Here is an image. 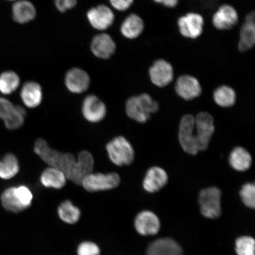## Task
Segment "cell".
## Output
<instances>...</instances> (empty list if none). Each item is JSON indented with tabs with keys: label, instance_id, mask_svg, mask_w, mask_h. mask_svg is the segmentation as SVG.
<instances>
[{
	"label": "cell",
	"instance_id": "cell-9",
	"mask_svg": "<svg viewBox=\"0 0 255 255\" xmlns=\"http://www.w3.org/2000/svg\"><path fill=\"white\" fill-rule=\"evenodd\" d=\"M178 139L181 147L187 154L194 155L199 152L194 134V117L192 115H185L181 119Z\"/></svg>",
	"mask_w": 255,
	"mask_h": 255
},
{
	"label": "cell",
	"instance_id": "cell-4",
	"mask_svg": "<svg viewBox=\"0 0 255 255\" xmlns=\"http://www.w3.org/2000/svg\"><path fill=\"white\" fill-rule=\"evenodd\" d=\"M108 157L117 166L122 167L132 163L135 157L133 146L123 136L115 137L106 145Z\"/></svg>",
	"mask_w": 255,
	"mask_h": 255
},
{
	"label": "cell",
	"instance_id": "cell-12",
	"mask_svg": "<svg viewBox=\"0 0 255 255\" xmlns=\"http://www.w3.org/2000/svg\"><path fill=\"white\" fill-rule=\"evenodd\" d=\"M65 84L72 94H81L87 91L91 84V78L85 70L79 68L70 69L66 73Z\"/></svg>",
	"mask_w": 255,
	"mask_h": 255
},
{
	"label": "cell",
	"instance_id": "cell-20",
	"mask_svg": "<svg viewBox=\"0 0 255 255\" xmlns=\"http://www.w3.org/2000/svg\"><path fill=\"white\" fill-rule=\"evenodd\" d=\"M21 101L28 108H37L42 103L43 89L41 85L35 81L25 82L20 91Z\"/></svg>",
	"mask_w": 255,
	"mask_h": 255
},
{
	"label": "cell",
	"instance_id": "cell-35",
	"mask_svg": "<svg viewBox=\"0 0 255 255\" xmlns=\"http://www.w3.org/2000/svg\"><path fill=\"white\" fill-rule=\"evenodd\" d=\"M113 7L117 10L124 11L127 10L133 4V0H109Z\"/></svg>",
	"mask_w": 255,
	"mask_h": 255
},
{
	"label": "cell",
	"instance_id": "cell-5",
	"mask_svg": "<svg viewBox=\"0 0 255 255\" xmlns=\"http://www.w3.org/2000/svg\"><path fill=\"white\" fill-rule=\"evenodd\" d=\"M221 202L222 192L218 187L206 188L199 193L200 212L206 218L216 219L221 215Z\"/></svg>",
	"mask_w": 255,
	"mask_h": 255
},
{
	"label": "cell",
	"instance_id": "cell-14",
	"mask_svg": "<svg viewBox=\"0 0 255 255\" xmlns=\"http://www.w3.org/2000/svg\"><path fill=\"white\" fill-rule=\"evenodd\" d=\"M178 25L183 36L196 39L203 33V18L199 14L191 12L178 19Z\"/></svg>",
	"mask_w": 255,
	"mask_h": 255
},
{
	"label": "cell",
	"instance_id": "cell-3",
	"mask_svg": "<svg viewBox=\"0 0 255 255\" xmlns=\"http://www.w3.org/2000/svg\"><path fill=\"white\" fill-rule=\"evenodd\" d=\"M33 195L31 190L25 186L9 187L1 196L3 207L8 212L20 213L30 207Z\"/></svg>",
	"mask_w": 255,
	"mask_h": 255
},
{
	"label": "cell",
	"instance_id": "cell-34",
	"mask_svg": "<svg viewBox=\"0 0 255 255\" xmlns=\"http://www.w3.org/2000/svg\"><path fill=\"white\" fill-rule=\"evenodd\" d=\"M78 0H54L55 7L60 12H65L75 8Z\"/></svg>",
	"mask_w": 255,
	"mask_h": 255
},
{
	"label": "cell",
	"instance_id": "cell-8",
	"mask_svg": "<svg viewBox=\"0 0 255 255\" xmlns=\"http://www.w3.org/2000/svg\"><path fill=\"white\" fill-rule=\"evenodd\" d=\"M26 111L24 108L14 105L5 98H0V119L7 129L15 130L24 125Z\"/></svg>",
	"mask_w": 255,
	"mask_h": 255
},
{
	"label": "cell",
	"instance_id": "cell-36",
	"mask_svg": "<svg viewBox=\"0 0 255 255\" xmlns=\"http://www.w3.org/2000/svg\"><path fill=\"white\" fill-rule=\"evenodd\" d=\"M154 1L169 8L175 7L178 3V0H154Z\"/></svg>",
	"mask_w": 255,
	"mask_h": 255
},
{
	"label": "cell",
	"instance_id": "cell-7",
	"mask_svg": "<svg viewBox=\"0 0 255 255\" xmlns=\"http://www.w3.org/2000/svg\"><path fill=\"white\" fill-rule=\"evenodd\" d=\"M120 175L116 173L89 174L82 181L81 185L89 192H98L113 190L119 186Z\"/></svg>",
	"mask_w": 255,
	"mask_h": 255
},
{
	"label": "cell",
	"instance_id": "cell-19",
	"mask_svg": "<svg viewBox=\"0 0 255 255\" xmlns=\"http://www.w3.org/2000/svg\"><path fill=\"white\" fill-rule=\"evenodd\" d=\"M238 14L232 6L223 5L213 15V24L217 29L230 30L237 24Z\"/></svg>",
	"mask_w": 255,
	"mask_h": 255
},
{
	"label": "cell",
	"instance_id": "cell-2",
	"mask_svg": "<svg viewBox=\"0 0 255 255\" xmlns=\"http://www.w3.org/2000/svg\"><path fill=\"white\" fill-rule=\"evenodd\" d=\"M158 110L157 102L147 94L130 97L126 104L127 116L141 124L147 122L150 119L151 114L157 113Z\"/></svg>",
	"mask_w": 255,
	"mask_h": 255
},
{
	"label": "cell",
	"instance_id": "cell-18",
	"mask_svg": "<svg viewBox=\"0 0 255 255\" xmlns=\"http://www.w3.org/2000/svg\"><path fill=\"white\" fill-rule=\"evenodd\" d=\"M134 226L136 232L141 235H154L159 232L160 222L155 213L144 210L136 216Z\"/></svg>",
	"mask_w": 255,
	"mask_h": 255
},
{
	"label": "cell",
	"instance_id": "cell-27",
	"mask_svg": "<svg viewBox=\"0 0 255 255\" xmlns=\"http://www.w3.org/2000/svg\"><path fill=\"white\" fill-rule=\"evenodd\" d=\"M57 215L62 222L73 225L81 218V211L79 207L73 205L71 201L66 200L60 204L57 209Z\"/></svg>",
	"mask_w": 255,
	"mask_h": 255
},
{
	"label": "cell",
	"instance_id": "cell-30",
	"mask_svg": "<svg viewBox=\"0 0 255 255\" xmlns=\"http://www.w3.org/2000/svg\"><path fill=\"white\" fill-rule=\"evenodd\" d=\"M20 84L19 76L13 71H6L0 75V92L4 95L13 93Z\"/></svg>",
	"mask_w": 255,
	"mask_h": 255
},
{
	"label": "cell",
	"instance_id": "cell-17",
	"mask_svg": "<svg viewBox=\"0 0 255 255\" xmlns=\"http://www.w3.org/2000/svg\"><path fill=\"white\" fill-rule=\"evenodd\" d=\"M168 181V174L163 168L153 166L146 171L142 187L146 192L154 193L166 186Z\"/></svg>",
	"mask_w": 255,
	"mask_h": 255
},
{
	"label": "cell",
	"instance_id": "cell-33",
	"mask_svg": "<svg viewBox=\"0 0 255 255\" xmlns=\"http://www.w3.org/2000/svg\"><path fill=\"white\" fill-rule=\"evenodd\" d=\"M100 248L93 242H82L79 245L77 248V255H100Z\"/></svg>",
	"mask_w": 255,
	"mask_h": 255
},
{
	"label": "cell",
	"instance_id": "cell-11",
	"mask_svg": "<svg viewBox=\"0 0 255 255\" xmlns=\"http://www.w3.org/2000/svg\"><path fill=\"white\" fill-rule=\"evenodd\" d=\"M82 113L85 119L88 122L98 123L106 117L107 107L97 95H89L83 101Z\"/></svg>",
	"mask_w": 255,
	"mask_h": 255
},
{
	"label": "cell",
	"instance_id": "cell-22",
	"mask_svg": "<svg viewBox=\"0 0 255 255\" xmlns=\"http://www.w3.org/2000/svg\"><path fill=\"white\" fill-rule=\"evenodd\" d=\"M37 10L34 5L28 0H19L12 7V17L16 23L24 24L36 18Z\"/></svg>",
	"mask_w": 255,
	"mask_h": 255
},
{
	"label": "cell",
	"instance_id": "cell-24",
	"mask_svg": "<svg viewBox=\"0 0 255 255\" xmlns=\"http://www.w3.org/2000/svg\"><path fill=\"white\" fill-rule=\"evenodd\" d=\"M229 162L234 170L244 172L251 168L253 163V158L246 149L242 146H237L231 152Z\"/></svg>",
	"mask_w": 255,
	"mask_h": 255
},
{
	"label": "cell",
	"instance_id": "cell-28",
	"mask_svg": "<svg viewBox=\"0 0 255 255\" xmlns=\"http://www.w3.org/2000/svg\"><path fill=\"white\" fill-rule=\"evenodd\" d=\"M20 171V164L17 157L11 153L5 154L0 160V178L9 180Z\"/></svg>",
	"mask_w": 255,
	"mask_h": 255
},
{
	"label": "cell",
	"instance_id": "cell-23",
	"mask_svg": "<svg viewBox=\"0 0 255 255\" xmlns=\"http://www.w3.org/2000/svg\"><path fill=\"white\" fill-rule=\"evenodd\" d=\"M255 12H252L246 17V20L241 28L239 50L242 52H246L255 45Z\"/></svg>",
	"mask_w": 255,
	"mask_h": 255
},
{
	"label": "cell",
	"instance_id": "cell-15",
	"mask_svg": "<svg viewBox=\"0 0 255 255\" xmlns=\"http://www.w3.org/2000/svg\"><path fill=\"white\" fill-rule=\"evenodd\" d=\"M175 89L177 95L186 101L198 98L202 92L198 80L190 75H183L178 78Z\"/></svg>",
	"mask_w": 255,
	"mask_h": 255
},
{
	"label": "cell",
	"instance_id": "cell-13",
	"mask_svg": "<svg viewBox=\"0 0 255 255\" xmlns=\"http://www.w3.org/2000/svg\"><path fill=\"white\" fill-rule=\"evenodd\" d=\"M116 43L110 34L100 33L96 35L91 40V50L97 58L107 60L116 53Z\"/></svg>",
	"mask_w": 255,
	"mask_h": 255
},
{
	"label": "cell",
	"instance_id": "cell-29",
	"mask_svg": "<svg viewBox=\"0 0 255 255\" xmlns=\"http://www.w3.org/2000/svg\"><path fill=\"white\" fill-rule=\"evenodd\" d=\"M213 99L216 104L222 108H230L237 101V94L230 87L222 85L217 88L213 93Z\"/></svg>",
	"mask_w": 255,
	"mask_h": 255
},
{
	"label": "cell",
	"instance_id": "cell-6",
	"mask_svg": "<svg viewBox=\"0 0 255 255\" xmlns=\"http://www.w3.org/2000/svg\"><path fill=\"white\" fill-rule=\"evenodd\" d=\"M215 130L214 119L209 113L202 112L194 117V134L199 151L208 148Z\"/></svg>",
	"mask_w": 255,
	"mask_h": 255
},
{
	"label": "cell",
	"instance_id": "cell-10",
	"mask_svg": "<svg viewBox=\"0 0 255 255\" xmlns=\"http://www.w3.org/2000/svg\"><path fill=\"white\" fill-rule=\"evenodd\" d=\"M87 18L94 29L104 31L113 25L115 15L112 9L105 4H100L88 9Z\"/></svg>",
	"mask_w": 255,
	"mask_h": 255
},
{
	"label": "cell",
	"instance_id": "cell-32",
	"mask_svg": "<svg viewBox=\"0 0 255 255\" xmlns=\"http://www.w3.org/2000/svg\"><path fill=\"white\" fill-rule=\"evenodd\" d=\"M241 198L244 205L249 208L255 207V183H247L242 187L240 192Z\"/></svg>",
	"mask_w": 255,
	"mask_h": 255
},
{
	"label": "cell",
	"instance_id": "cell-16",
	"mask_svg": "<svg viewBox=\"0 0 255 255\" xmlns=\"http://www.w3.org/2000/svg\"><path fill=\"white\" fill-rule=\"evenodd\" d=\"M151 81L158 87H165L173 81V68L171 64L164 60H158L149 71Z\"/></svg>",
	"mask_w": 255,
	"mask_h": 255
},
{
	"label": "cell",
	"instance_id": "cell-21",
	"mask_svg": "<svg viewBox=\"0 0 255 255\" xmlns=\"http://www.w3.org/2000/svg\"><path fill=\"white\" fill-rule=\"evenodd\" d=\"M146 255H183V253L180 245L173 239L162 238L149 245Z\"/></svg>",
	"mask_w": 255,
	"mask_h": 255
},
{
	"label": "cell",
	"instance_id": "cell-26",
	"mask_svg": "<svg viewBox=\"0 0 255 255\" xmlns=\"http://www.w3.org/2000/svg\"><path fill=\"white\" fill-rule=\"evenodd\" d=\"M40 181L44 187L60 190L65 187L67 178L58 169L49 167L41 174Z\"/></svg>",
	"mask_w": 255,
	"mask_h": 255
},
{
	"label": "cell",
	"instance_id": "cell-37",
	"mask_svg": "<svg viewBox=\"0 0 255 255\" xmlns=\"http://www.w3.org/2000/svg\"><path fill=\"white\" fill-rule=\"evenodd\" d=\"M8 1H15V0H8Z\"/></svg>",
	"mask_w": 255,
	"mask_h": 255
},
{
	"label": "cell",
	"instance_id": "cell-25",
	"mask_svg": "<svg viewBox=\"0 0 255 255\" xmlns=\"http://www.w3.org/2000/svg\"><path fill=\"white\" fill-rule=\"evenodd\" d=\"M144 29L142 19L135 14H130L121 25V33L127 39H134L140 36Z\"/></svg>",
	"mask_w": 255,
	"mask_h": 255
},
{
	"label": "cell",
	"instance_id": "cell-1",
	"mask_svg": "<svg viewBox=\"0 0 255 255\" xmlns=\"http://www.w3.org/2000/svg\"><path fill=\"white\" fill-rule=\"evenodd\" d=\"M34 152L49 167L58 169L66 175L67 180L81 185L87 175L93 172L94 159L88 151H82L76 158L71 153H63L50 147L43 138L37 139L34 144Z\"/></svg>",
	"mask_w": 255,
	"mask_h": 255
},
{
	"label": "cell",
	"instance_id": "cell-31",
	"mask_svg": "<svg viewBox=\"0 0 255 255\" xmlns=\"http://www.w3.org/2000/svg\"><path fill=\"white\" fill-rule=\"evenodd\" d=\"M238 255H255V240L250 237H242L236 241Z\"/></svg>",
	"mask_w": 255,
	"mask_h": 255
}]
</instances>
